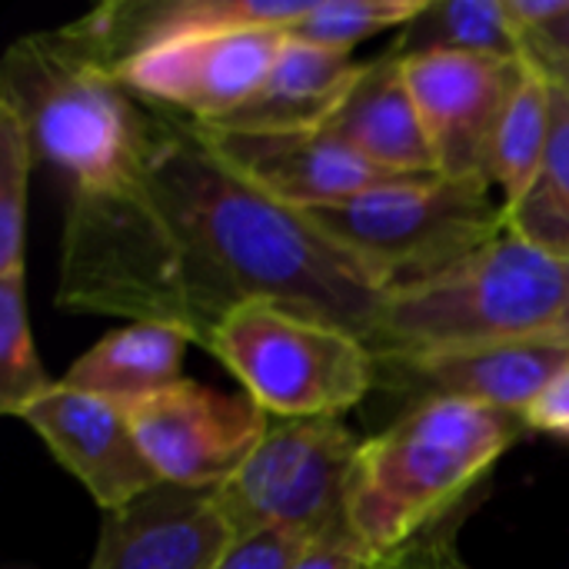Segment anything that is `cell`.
<instances>
[{
    "label": "cell",
    "mask_w": 569,
    "mask_h": 569,
    "mask_svg": "<svg viewBox=\"0 0 569 569\" xmlns=\"http://www.w3.org/2000/svg\"><path fill=\"white\" fill-rule=\"evenodd\" d=\"M140 183L177 223L230 313L267 300L370 340L387 290L303 210L227 167L200 123L153 107Z\"/></svg>",
    "instance_id": "6da1fadb"
},
{
    "label": "cell",
    "mask_w": 569,
    "mask_h": 569,
    "mask_svg": "<svg viewBox=\"0 0 569 569\" xmlns=\"http://www.w3.org/2000/svg\"><path fill=\"white\" fill-rule=\"evenodd\" d=\"M53 300L70 313L180 327L197 347L230 317L140 177L110 190H70Z\"/></svg>",
    "instance_id": "7a4b0ae2"
},
{
    "label": "cell",
    "mask_w": 569,
    "mask_h": 569,
    "mask_svg": "<svg viewBox=\"0 0 569 569\" xmlns=\"http://www.w3.org/2000/svg\"><path fill=\"white\" fill-rule=\"evenodd\" d=\"M520 413L467 400L403 410L357 453L347 530L367 557H383L457 510L520 440Z\"/></svg>",
    "instance_id": "3957f363"
},
{
    "label": "cell",
    "mask_w": 569,
    "mask_h": 569,
    "mask_svg": "<svg viewBox=\"0 0 569 569\" xmlns=\"http://www.w3.org/2000/svg\"><path fill=\"white\" fill-rule=\"evenodd\" d=\"M117 63L73 27L33 33L7 50L0 97L30 133L33 153L53 163L70 190H110L140 177L153 110L120 83Z\"/></svg>",
    "instance_id": "277c9868"
},
{
    "label": "cell",
    "mask_w": 569,
    "mask_h": 569,
    "mask_svg": "<svg viewBox=\"0 0 569 569\" xmlns=\"http://www.w3.org/2000/svg\"><path fill=\"white\" fill-rule=\"evenodd\" d=\"M567 303L569 263L503 230L460 263L387 290L367 347L373 357H417L537 343Z\"/></svg>",
    "instance_id": "5b68a950"
},
{
    "label": "cell",
    "mask_w": 569,
    "mask_h": 569,
    "mask_svg": "<svg viewBox=\"0 0 569 569\" xmlns=\"http://www.w3.org/2000/svg\"><path fill=\"white\" fill-rule=\"evenodd\" d=\"M303 213L383 290L427 280L507 230L490 187L447 177L387 183Z\"/></svg>",
    "instance_id": "8992f818"
},
{
    "label": "cell",
    "mask_w": 569,
    "mask_h": 569,
    "mask_svg": "<svg viewBox=\"0 0 569 569\" xmlns=\"http://www.w3.org/2000/svg\"><path fill=\"white\" fill-rule=\"evenodd\" d=\"M203 350L267 417L337 420L377 387V363L360 337L267 300L240 303Z\"/></svg>",
    "instance_id": "52a82bcc"
},
{
    "label": "cell",
    "mask_w": 569,
    "mask_h": 569,
    "mask_svg": "<svg viewBox=\"0 0 569 569\" xmlns=\"http://www.w3.org/2000/svg\"><path fill=\"white\" fill-rule=\"evenodd\" d=\"M360 440L340 420H283L217 487L237 537L277 530L327 540L347 530V493Z\"/></svg>",
    "instance_id": "ba28073f"
},
{
    "label": "cell",
    "mask_w": 569,
    "mask_h": 569,
    "mask_svg": "<svg viewBox=\"0 0 569 569\" xmlns=\"http://www.w3.org/2000/svg\"><path fill=\"white\" fill-rule=\"evenodd\" d=\"M133 437L163 483L217 490L257 450L270 430L267 413L223 390L177 380L127 407Z\"/></svg>",
    "instance_id": "9c48e42d"
},
{
    "label": "cell",
    "mask_w": 569,
    "mask_h": 569,
    "mask_svg": "<svg viewBox=\"0 0 569 569\" xmlns=\"http://www.w3.org/2000/svg\"><path fill=\"white\" fill-rule=\"evenodd\" d=\"M283 30H230L180 37L127 53L113 70L143 100L197 123H213L247 103L280 57Z\"/></svg>",
    "instance_id": "30bf717a"
},
{
    "label": "cell",
    "mask_w": 569,
    "mask_h": 569,
    "mask_svg": "<svg viewBox=\"0 0 569 569\" xmlns=\"http://www.w3.org/2000/svg\"><path fill=\"white\" fill-rule=\"evenodd\" d=\"M520 70L523 57L420 53L403 60L440 177L493 187V140Z\"/></svg>",
    "instance_id": "8fae6325"
},
{
    "label": "cell",
    "mask_w": 569,
    "mask_h": 569,
    "mask_svg": "<svg viewBox=\"0 0 569 569\" xmlns=\"http://www.w3.org/2000/svg\"><path fill=\"white\" fill-rule=\"evenodd\" d=\"M20 420L47 443L53 460L80 480L93 503L110 513L163 483L143 457L127 403L53 383L23 407Z\"/></svg>",
    "instance_id": "7c38bea8"
},
{
    "label": "cell",
    "mask_w": 569,
    "mask_h": 569,
    "mask_svg": "<svg viewBox=\"0 0 569 569\" xmlns=\"http://www.w3.org/2000/svg\"><path fill=\"white\" fill-rule=\"evenodd\" d=\"M200 130L227 167H233L243 180H250L273 200L297 210L343 203L367 190L413 180L370 163L367 157H360L327 130L240 133V130H213L203 123Z\"/></svg>",
    "instance_id": "4fadbf2b"
},
{
    "label": "cell",
    "mask_w": 569,
    "mask_h": 569,
    "mask_svg": "<svg viewBox=\"0 0 569 569\" xmlns=\"http://www.w3.org/2000/svg\"><path fill=\"white\" fill-rule=\"evenodd\" d=\"M373 363L377 387L407 400V410L427 400H467L523 413L567 367L569 350L553 343H497L417 357H373Z\"/></svg>",
    "instance_id": "5bb4252c"
},
{
    "label": "cell",
    "mask_w": 569,
    "mask_h": 569,
    "mask_svg": "<svg viewBox=\"0 0 569 569\" xmlns=\"http://www.w3.org/2000/svg\"><path fill=\"white\" fill-rule=\"evenodd\" d=\"M233 540L217 490L157 483L103 513L90 569H217Z\"/></svg>",
    "instance_id": "9a60e30c"
},
{
    "label": "cell",
    "mask_w": 569,
    "mask_h": 569,
    "mask_svg": "<svg viewBox=\"0 0 569 569\" xmlns=\"http://www.w3.org/2000/svg\"><path fill=\"white\" fill-rule=\"evenodd\" d=\"M360 70L363 63H353L350 53H333L287 37L277 63L270 67L257 93L247 103H240L233 113L203 127L240 130V133L323 130L350 97L353 83L360 80Z\"/></svg>",
    "instance_id": "2e32d148"
},
{
    "label": "cell",
    "mask_w": 569,
    "mask_h": 569,
    "mask_svg": "<svg viewBox=\"0 0 569 569\" xmlns=\"http://www.w3.org/2000/svg\"><path fill=\"white\" fill-rule=\"evenodd\" d=\"M323 130L390 173L440 177L403 60L390 53L363 63L360 80Z\"/></svg>",
    "instance_id": "e0dca14e"
},
{
    "label": "cell",
    "mask_w": 569,
    "mask_h": 569,
    "mask_svg": "<svg viewBox=\"0 0 569 569\" xmlns=\"http://www.w3.org/2000/svg\"><path fill=\"white\" fill-rule=\"evenodd\" d=\"M190 343L193 337L180 327L127 323L100 337L80 360H73L60 383L130 407L183 380L180 367Z\"/></svg>",
    "instance_id": "ac0fdd59"
},
{
    "label": "cell",
    "mask_w": 569,
    "mask_h": 569,
    "mask_svg": "<svg viewBox=\"0 0 569 569\" xmlns=\"http://www.w3.org/2000/svg\"><path fill=\"white\" fill-rule=\"evenodd\" d=\"M390 57L420 53H480L520 60L523 40L513 30L503 0H430L423 13L400 30Z\"/></svg>",
    "instance_id": "d6986e66"
},
{
    "label": "cell",
    "mask_w": 569,
    "mask_h": 569,
    "mask_svg": "<svg viewBox=\"0 0 569 569\" xmlns=\"http://www.w3.org/2000/svg\"><path fill=\"white\" fill-rule=\"evenodd\" d=\"M503 213L507 230L540 253L569 263V90L557 80H550V143L540 173L523 200Z\"/></svg>",
    "instance_id": "ffe728a7"
},
{
    "label": "cell",
    "mask_w": 569,
    "mask_h": 569,
    "mask_svg": "<svg viewBox=\"0 0 569 569\" xmlns=\"http://www.w3.org/2000/svg\"><path fill=\"white\" fill-rule=\"evenodd\" d=\"M550 143V80L523 57L520 80L503 107L493 140V183L503 190V210L533 187Z\"/></svg>",
    "instance_id": "44dd1931"
},
{
    "label": "cell",
    "mask_w": 569,
    "mask_h": 569,
    "mask_svg": "<svg viewBox=\"0 0 569 569\" xmlns=\"http://www.w3.org/2000/svg\"><path fill=\"white\" fill-rule=\"evenodd\" d=\"M430 0H313L310 10L287 27L290 40L350 53L360 40L410 27Z\"/></svg>",
    "instance_id": "7402d4cb"
},
{
    "label": "cell",
    "mask_w": 569,
    "mask_h": 569,
    "mask_svg": "<svg viewBox=\"0 0 569 569\" xmlns=\"http://www.w3.org/2000/svg\"><path fill=\"white\" fill-rule=\"evenodd\" d=\"M23 280L27 270L0 277V410L7 417H20L23 407L53 387L37 357Z\"/></svg>",
    "instance_id": "603a6c76"
},
{
    "label": "cell",
    "mask_w": 569,
    "mask_h": 569,
    "mask_svg": "<svg viewBox=\"0 0 569 569\" xmlns=\"http://www.w3.org/2000/svg\"><path fill=\"white\" fill-rule=\"evenodd\" d=\"M33 143L20 110L0 97V277L23 270L27 230V180Z\"/></svg>",
    "instance_id": "cb8c5ba5"
},
{
    "label": "cell",
    "mask_w": 569,
    "mask_h": 569,
    "mask_svg": "<svg viewBox=\"0 0 569 569\" xmlns=\"http://www.w3.org/2000/svg\"><path fill=\"white\" fill-rule=\"evenodd\" d=\"M480 500H483V493L477 490L473 497H467L457 510H450L443 520L427 527L410 543H403L383 557H370L363 569H470L467 560L460 557V527L470 520V513L480 507Z\"/></svg>",
    "instance_id": "d4e9b609"
},
{
    "label": "cell",
    "mask_w": 569,
    "mask_h": 569,
    "mask_svg": "<svg viewBox=\"0 0 569 569\" xmlns=\"http://www.w3.org/2000/svg\"><path fill=\"white\" fill-rule=\"evenodd\" d=\"M307 547L310 540L303 537L263 530V533L237 537L217 569H293L307 553Z\"/></svg>",
    "instance_id": "484cf974"
},
{
    "label": "cell",
    "mask_w": 569,
    "mask_h": 569,
    "mask_svg": "<svg viewBox=\"0 0 569 569\" xmlns=\"http://www.w3.org/2000/svg\"><path fill=\"white\" fill-rule=\"evenodd\" d=\"M523 57L569 90V10L523 37Z\"/></svg>",
    "instance_id": "4316f807"
},
{
    "label": "cell",
    "mask_w": 569,
    "mask_h": 569,
    "mask_svg": "<svg viewBox=\"0 0 569 569\" xmlns=\"http://www.w3.org/2000/svg\"><path fill=\"white\" fill-rule=\"evenodd\" d=\"M520 417L523 427L533 433L569 440V363L537 393V400Z\"/></svg>",
    "instance_id": "83f0119b"
},
{
    "label": "cell",
    "mask_w": 569,
    "mask_h": 569,
    "mask_svg": "<svg viewBox=\"0 0 569 569\" xmlns=\"http://www.w3.org/2000/svg\"><path fill=\"white\" fill-rule=\"evenodd\" d=\"M367 560L370 557L357 547V540L350 533H340V537L313 540L293 569H363Z\"/></svg>",
    "instance_id": "f1b7e54d"
},
{
    "label": "cell",
    "mask_w": 569,
    "mask_h": 569,
    "mask_svg": "<svg viewBox=\"0 0 569 569\" xmlns=\"http://www.w3.org/2000/svg\"><path fill=\"white\" fill-rule=\"evenodd\" d=\"M507 17L513 23V30L520 33V40L540 27H547L550 20H557L560 13L569 10V0H503Z\"/></svg>",
    "instance_id": "f546056e"
},
{
    "label": "cell",
    "mask_w": 569,
    "mask_h": 569,
    "mask_svg": "<svg viewBox=\"0 0 569 569\" xmlns=\"http://www.w3.org/2000/svg\"><path fill=\"white\" fill-rule=\"evenodd\" d=\"M537 343H553V347H567L569 350V303L567 310L560 313V320L553 323V330L543 340H537Z\"/></svg>",
    "instance_id": "4dcf8cb0"
}]
</instances>
